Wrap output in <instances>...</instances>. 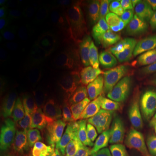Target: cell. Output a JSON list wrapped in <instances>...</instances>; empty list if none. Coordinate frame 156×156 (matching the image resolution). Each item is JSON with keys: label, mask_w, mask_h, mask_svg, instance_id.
Listing matches in <instances>:
<instances>
[{"label": "cell", "mask_w": 156, "mask_h": 156, "mask_svg": "<svg viewBox=\"0 0 156 156\" xmlns=\"http://www.w3.org/2000/svg\"><path fill=\"white\" fill-rule=\"evenodd\" d=\"M114 42V53L119 64L133 72L145 54L140 23L132 5L124 6L114 13L108 22Z\"/></svg>", "instance_id": "6da1fadb"}, {"label": "cell", "mask_w": 156, "mask_h": 156, "mask_svg": "<svg viewBox=\"0 0 156 156\" xmlns=\"http://www.w3.org/2000/svg\"><path fill=\"white\" fill-rule=\"evenodd\" d=\"M129 93L122 83L113 81L103 85L93 93L90 105L98 112L120 116L129 106Z\"/></svg>", "instance_id": "7a4b0ae2"}, {"label": "cell", "mask_w": 156, "mask_h": 156, "mask_svg": "<svg viewBox=\"0 0 156 156\" xmlns=\"http://www.w3.org/2000/svg\"><path fill=\"white\" fill-rule=\"evenodd\" d=\"M134 138L135 136L132 121L128 118H121L101 130L98 141L110 156H122L132 145Z\"/></svg>", "instance_id": "3957f363"}, {"label": "cell", "mask_w": 156, "mask_h": 156, "mask_svg": "<svg viewBox=\"0 0 156 156\" xmlns=\"http://www.w3.org/2000/svg\"><path fill=\"white\" fill-rule=\"evenodd\" d=\"M94 67L90 58L84 55H75L63 66L60 76L69 82L81 93L92 79Z\"/></svg>", "instance_id": "277c9868"}, {"label": "cell", "mask_w": 156, "mask_h": 156, "mask_svg": "<svg viewBox=\"0 0 156 156\" xmlns=\"http://www.w3.org/2000/svg\"><path fill=\"white\" fill-rule=\"evenodd\" d=\"M153 63L147 58L140 60L132 72V85L136 103L142 112L150 108L148 100L150 75L153 69Z\"/></svg>", "instance_id": "5b68a950"}, {"label": "cell", "mask_w": 156, "mask_h": 156, "mask_svg": "<svg viewBox=\"0 0 156 156\" xmlns=\"http://www.w3.org/2000/svg\"><path fill=\"white\" fill-rule=\"evenodd\" d=\"M133 126L136 140L147 142L156 135V113L152 110L140 113L134 119Z\"/></svg>", "instance_id": "8992f818"}, {"label": "cell", "mask_w": 156, "mask_h": 156, "mask_svg": "<svg viewBox=\"0 0 156 156\" xmlns=\"http://www.w3.org/2000/svg\"><path fill=\"white\" fill-rule=\"evenodd\" d=\"M85 32L90 40L101 44L108 43L109 36H112L108 25L103 26L100 20L95 17H90L87 20L85 23Z\"/></svg>", "instance_id": "52a82bcc"}, {"label": "cell", "mask_w": 156, "mask_h": 156, "mask_svg": "<svg viewBox=\"0 0 156 156\" xmlns=\"http://www.w3.org/2000/svg\"><path fill=\"white\" fill-rule=\"evenodd\" d=\"M3 58L5 63L11 67H22L25 64L24 54L19 51V49L9 48L5 50L3 53Z\"/></svg>", "instance_id": "ba28073f"}, {"label": "cell", "mask_w": 156, "mask_h": 156, "mask_svg": "<svg viewBox=\"0 0 156 156\" xmlns=\"http://www.w3.org/2000/svg\"><path fill=\"white\" fill-rule=\"evenodd\" d=\"M79 21V15L77 13L72 12L66 14L61 23L60 32L64 36L71 35L77 28Z\"/></svg>", "instance_id": "9c48e42d"}, {"label": "cell", "mask_w": 156, "mask_h": 156, "mask_svg": "<svg viewBox=\"0 0 156 156\" xmlns=\"http://www.w3.org/2000/svg\"><path fill=\"white\" fill-rule=\"evenodd\" d=\"M30 58L33 63L38 67H44L48 63V56L44 46L36 44L33 47L30 52Z\"/></svg>", "instance_id": "30bf717a"}, {"label": "cell", "mask_w": 156, "mask_h": 156, "mask_svg": "<svg viewBox=\"0 0 156 156\" xmlns=\"http://www.w3.org/2000/svg\"><path fill=\"white\" fill-rule=\"evenodd\" d=\"M148 100H149L150 108L156 113V69L153 68L149 80V88H148Z\"/></svg>", "instance_id": "8fae6325"}, {"label": "cell", "mask_w": 156, "mask_h": 156, "mask_svg": "<svg viewBox=\"0 0 156 156\" xmlns=\"http://www.w3.org/2000/svg\"><path fill=\"white\" fill-rule=\"evenodd\" d=\"M36 20L32 17L26 15H20L16 17L15 20V25L19 30H29L34 28L36 25Z\"/></svg>", "instance_id": "7c38bea8"}, {"label": "cell", "mask_w": 156, "mask_h": 156, "mask_svg": "<svg viewBox=\"0 0 156 156\" xmlns=\"http://www.w3.org/2000/svg\"><path fill=\"white\" fill-rule=\"evenodd\" d=\"M147 24L152 36L156 39V1H154L147 9Z\"/></svg>", "instance_id": "4fadbf2b"}, {"label": "cell", "mask_w": 156, "mask_h": 156, "mask_svg": "<svg viewBox=\"0 0 156 156\" xmlns=\"http://www.w3.org/2000/svg\"><path fill=\"white\" fill-rule=\"evenodd\" d=\"M57 17L55 12L47 11L41 15L40 18V24L44 28L51 29L56 25Z\"/></svg>", "instance_id": "5bb4252c"}, {"label": "cell", "mask_w": 156, "mask_h": 156, "mask_svg": "<svg viewBox=\"0 0 156 156\" xmlns=\"http://www.w3.org/2000/svg\"><path fill=\"white\" fill-rule=\"evenodd\" d=\"M122 156H146L145 147L142 143H133Z\"/></svg>", "instance_id": "9a60e30c"}, {"label": "cell", "mask_w": 156, "mask_h": 156, "mask_svg": "<svg viewBox=\"0 0 156 156\" xmlns=\"http://www.w3.org/2000/svg\"><path fill=\"white\" fill-rule=\"evenodd\" d=\"M10 79L17 84H24L30 79V75L23 70H13L10 73Z\"/></svg>", "instance_id": "2e32d148"}, {"label": "cell", "mask_w": 156, "mask_h": 156, "mask_svg": "<svg viewBox=\"0 0 156 156\" xmlns=\"http://www.w3.org/2000/svg\"><path fill=\"white\" fill-rule=\"evenodd\" d=\"M13 38L12 32L9 29L0 32V49L3 50L10 44Z\"/></svg>", "instance_id": "e0dca14e"}, {"label": "cell", "mask_w": 156, "mask_h": 156, "mask_svg": "<svg viewBox=\"0 0 156 156\" xmlns=\"http://www.w3.org/2000/svg\"><path fill=\"white\" fill-rule=\"evenodd\" d=\"M11 23V12L9 10H5L0 14V30L9 29Z\"/></svg>", "instance_id": "ac0fdd59"}, {"label": "cell", "mask_w": 156, "mask_h": 156, "mask_svg": "<svg viewBox=\"0 0 156 156\" xmlns=\"http://www.w3.org/2000/svg\"><path fill=\"white\" fill-rule=\"evenodd\" d=\"M145 150L146 156H156V135L146 142Z\"/></svg>", "instance_id": "d6986e66"}, {"label": "cell", "mask_w": 156, "mask_h": 156, "mask_svg": "<svg viewBox=\"0 0 156 156\" xmlns=\"http://www.w3.org/2000/svg\"><path fill=\"white\" fill-rule=\"evenodd\" d=\"M0 92H1V98L2 101L9 100L12 95L11 87L5 81H1L0 85Z\"/></svg>", "instance_id": "ffe728a7"}, {"label": "cell", "mask_w": 156, "mask_h": 156, "mask_svg": "<svg viewBox=\"0 0 156 156\" xmlns=\"http://www.w3.org/2000/svg\"><path fill=\"white\" fill-rule=\"evenodd\" d=\"M118 4V2L113 1V0H102V1H98L96 5L98 7L103 9H114Z\"/></svg>", "instance_id": "44dd1931"}, {"label": "cell", "mask_w": 156, "mask_h": 156, "mask_svg": "<svg viewBox=\"0 0 156 156\" xmlns=\"http://www.w3.org/2000/svg\"><path fill=\"white\" fill-rule=\"evenodd\" d=\"M9 2H10V1H9V0H1L0 1V8L4 9L7 7L9 5Z\"/></svg>", "instance_id": "7402d4cb"}, {"label": "cell", "mask_w": 156, "mask_h": 156, "mask_svg": "<svg viewBox=\"0 0 156 156\" xmlns=\"http://www.w3.org/2000/svg\"><path fill=\"white\" fill-rule=\"evenodd\" d=\"M57 156H74L72 154H70L67 152H60L57 154Z\"/></svg>", "instance_id": "603a6c76"}, {"label": "cell", "mask_w": 156, "mask_h": 156, "mask_svg": "<svg viewBox=\"0 0 156 156\" xmlns=\"http://www.w3.org/2000/svg\"><path fill=\"white\" fill-rule=\"evenodd\" d=\"M153 57L154 59H155V62H156V44L155 46H154V51H153Z\"/></svg>", "instance_id": "cb8c5ba5"}, {"label": "cell", "mask_w": 156, "mask_h": 156, "mask_svg": "<svg viewBox=\"0 0 156 156\" xmlns=\"http://www.w3.org/2000/svg\"><path fill=\"white\" fill-rule=\"evenodd\" d=\"M14 156H27L26 154H24V153H19V154H17V155H15Z\"/></svg>", "instance_id": "d4e9b609"}]
</instances>
